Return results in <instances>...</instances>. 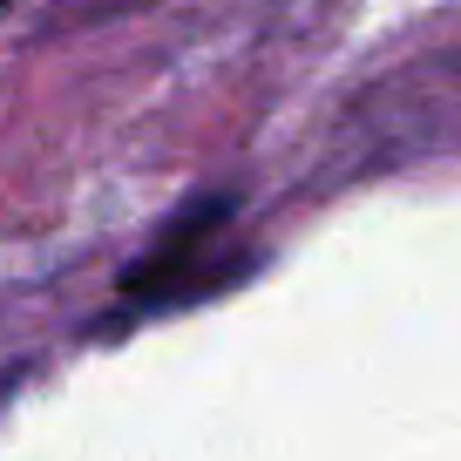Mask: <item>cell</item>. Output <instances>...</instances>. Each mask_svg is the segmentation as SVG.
Returning <instances> with one entry per match:
<instances>
[{
    "mask_svg": "<svg viewBox=\"0 0 461 461\" xmlns=\"http://www.w3.org/2000/svg\"><path fill=\"white\" fill-rule=\"evenodd\" d=\"M230 251H238V197H230V190L197 197L190 211L170 217V230L149 245V258L122 278V305H136V312H143V305L197 299L203 285H217V278H203V265L230 278Z\"/></svg>",
    "mask_w": 461,
    "mask_h": 461,
    "instance_id": "cell-1",
    "label": "cell"
}]
</instances>
